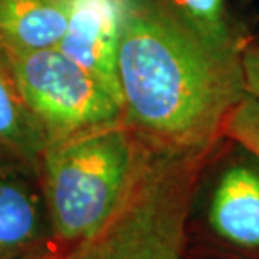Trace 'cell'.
<instances>
[{"label":"cell","instance_id":"3","mask_svg":"<svg viewBox=\"0 0 259 259\" xmlns=\"http://www.w3.org/2000/svg\"><path fill=\"white\" fill-rule=\"evenodd\" d=\"M143 150L145 142L125 123L48 142L39 172L63 252L98 234L116 214Z\"/></svg>","mask_w":259,"mask_h":259},{"label":"cell","instance_id":"10","mask_svg":"<svg viewBox=\"0 0 259 259\" xmlns=\"http://www.w3.org/2000/svg\"><path fill=\"white\" fill-rule=\"evenodd\" d=\"M224 138L232 140L259 162V101L256 98L246 93L226 123Z\"/></svg>","mask_w":259,"mask_h":259},{"label":"cell","instance_id":"8","mask_svg":"<svg viewBox=\"0 0 259 259\" xmlns=\"http://www.w3.org/2000/svg\"><path fill=\"white\" fill-rule=\"evenodd\" d=\"M71 0H0V54H27L58 48Z\"/></svg>","mask_w":259,"mask_h":259},{"label":"cell","instance_id":"6","mask_svg":"<svg viewBox=\"0 0 259 259\" xmlns=\"http://www.w3.org/2000/svg\"><path fill=\"white\" fill-rule=\"evenodd\" d=\"M130 0H71L67 29L58 49L96 76L120 100L116 54Z\"/></svg>","mask_w":259,"mask_h":259},{"label":"cell","instance_id":"9","mask_svg":"<svg viewBox=\"0 0 259 259\" xmlns=\"http://www.w3.org/2000/svg\"><path fill=\"white\" fill-rule=\"evenodd\" d=\"M0 145L39 163L48 137L29 111L5 63L0 61Z\"/></svg>","mask_w":259,"mask_h":259},{"label":"cell","instance_id":"2","mask_svg":"<svg viewBox=\"0 0 259 259\" xmlns=\"http://www.w3.org/2000/svg\"><path fill=\"white\" fill-rule=\"evenodd\" d=\"M212 150H172L145 142L120 209L63 259H182L189 222Z\"/></svg>","mask_w":259,"mask_h":259},{"label":"cell","instance_id":"1","mask_svg":"<svg viewBox=\"0 0 259 259\" xmlns=\"http://www.w3.org/2000/svg\"><path fill=\"white\" fill-rule=\"evenodd\" d=\"M123 123L143 142L212 150L246 96L241 53L167 0H130L116 54Z\"/></svg>","mask_w":259,"mask_h":259},{"label":"cell","instance_id":"7","mask_svg":"<svg viewBox=\"0 0 259 259\" xmlns=\"http://www.w3.org/2000/svg\"><path fill=\"white\" fill-rule=\"evenodd\" d=\"M237 160L217 177L205 210L207 229L217 241L259 256V162Z\"/></svg>","mask_w":259,"mask_h":259},{"label":"cell","instance_id":"11","mask_svg":"<svg viewBox=\"0 0 259 259\" xmlns=\"http://www.w3.org/2000/svg\"><path fill=\"white\" fill-rule=\"evenodd\" d=\"M182 12L217 40H232L224 22V0H180Z\"/></svg>","mask_w":259,"mask_h":259},{"label":"cell","instance_id":"12","mask_svg":"<svg viewBox=\"0 0 259 259\" xmlns=\"http://www.w3.org/2000/svg\"><path fill=\"white\" fill-rule=\"evenodd\" d=\"M246 93L259 101V46L241 53Z\"/></svg>","mask_w":259,"mask_h":259},{"label":"cell","instance_id":"13","mask_svg":"<svg viewBox=\"0 0 259 259\" xmlns=\"http://www.w3.org/2000/svg\"><path fill=\"white\" fill-rule=\"evenodd\" d=\"M56 259H63V256H61V257H56Z\"/></svg>","mask_w":259,"mask_h":259},{"label":"cell","instance_id":"5","mask_svg":"<svg viewBox=\"0 0 259 259\" xmlns=\"http://www.w3.org/2000/svg\"><path fill=\"white\" fill-rule=\"evenodd\" d=\"M63 254L39 163L0 145V259H56Z\"/></svg>","mask_w":259,"mask_h":259},{"label":"cell","instance_id":"4","mask_svg":"<svg viewBox=\"0 0 259 259\" xmlns=\"http://www.w3.org/2000/svg\"><path fill=\"white\" fill-rule=\"evenodd\" d=\"M0 58L48 142L123 123L118 98L58 48Z\"/></svg>","mask_w":259,"mask_h":259}]
</instances>
